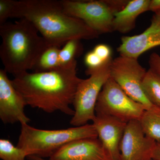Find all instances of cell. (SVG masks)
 <instances>
[{
	"instance_id": "cell-4",
	"label": "cell",
	"mask_w": 160,
	"mask_h": 160,
	"mask_svg": "<svg viewBox=\"0 0 160 160\" xmlns=\"http://www.w3.org/2000/svg\"><path fill=\"white\" fill-rule=\"evenodd\" d=\"M21 126L17 146L26 152L27 157L50 158L60 148L72 141L98 138L92 124L55 130L37 129L29 124Z\"/></svg>"
},
{
	"instance_id": "cell-12",
	"label": "cell",
	"mask_w": 160,
	"mask_h": 160,
	"mask_svg": "<svg viewBox=\"0 0 160 160\" xmlns=\"http://www.w3.org/2000/svg\"><path fill=\"white\" fill-rule=\"evenodd\" d=\"M158 46H160V11L154 13L150 26L143 32L122 37L118 51L120 55L138 59L144 52Z\"/></svg>"
},
{
	"instance_id": "cell-3",
	"label": "cell",
	"mask_w": 160,
	"mask_h": 160,
	"mask_svg": "<svg viewBox=\"0 0 160 160\" xmlns=\"http://www.w3.org/2000/svg\"><path fill=\"white\" fill-rule=\"evenodd\" d=\"M30 22L20 19L0 25V58L4 69L15 77L31 70L49 45Z\"/></svg>"
},
{
	"instance_id": "cell-5",
	"label": "cell",
	"mask_w": 160,
	"mask_h": 160,
	"mask_svg": "<svg viewBox=\"0 0 160 160\" xmlns=\"http://www.w3.org/2000/svg\"><path fill=\"white\" fill-rule=\"evenodd\" d=\"M128 0H62L65 11L82 20L98 34L113 32L115 14L124 9Z\"/></svg>"
},
{
	"instance_id": "cell-17",
	"label": "cell",
	"mask_w": 160,
	"mask_h": 160,
	"mask_svg": "<svg viewBox=\"0 0 160 160\" xmlns=\"http://www.w3.org/2000/svg\"><path fill=\"white\" fill-rule=\"evenodd\" d=\"M142 87L145 96L152 105L160 107V74L149 69L146 72Z\"/></svg>"
},
{
	"instance_id": "cell-19",
	"label": "cell",
	"mask_w": 160,
	"mask_h": 160,
	"mask_svg": "<svg viewBox=\"0 0 160 160\" xmlns=\"http://www.w3.org/2000/svg\"><path fill=\"white\" fill-rule=\"evenodd\" d=\"M27 155L26 152L14 145L10 140H0V158L2 160H26Z\"/></svg>"
},
{
	"instance_id": "cell-8",
	"label": "cell",
	"mask_w": 160,
	"mask_h": 160,
	"mask_svg": "<svg viewBox=\"0 0 160 160\" xmlns=\"http://www.w3.org/2000/svg\"><path fill=\"white\" fill-rule=\"evenodd\" d=\"M146 72L135 58L120 55L110 64V77L131 98L142 104L147 110L153 106L145 96L142 87Z\"/></svg>"
},
{
	"instance_id": "cell-24",
	"label": "cell",
	"mask_w": 160,
	"mask_h": 160,
	"mask_svg": "<svg viewBox=\"0 0 160 160\" xmlns=\"http://www.w3.org/2000/svg\"><path fill=\"white\" fill-rule=\"evenodd\" d=\"M149 11L153 12L154 13L160 11V0H150Z\"/></svg>"
},
{
	"instance_id": "cell-9",
	"label": "cell",
	"mask_w": 160,
	"mask_h": 160,
	"mask_svg": "<svg viewBox=\"0 0 160 160\" xmlns=\"http://www.w3.org/2000/svg\"><path fill=\"white\" fill-rule=\"evenodd\" d=\"M26 101L9 79L7 72L0 69V118L5 124H29L25 112Z\"/></svg>"
},
{
	"instance_id": "cell-20",
	"label": "cell",
	"mask_w": 160,
	"mask_h": 160,
	"mask_svg": "<svg viewBox=\"0 0 160 160\" xmlns=\"http://www.w3.org/2000/svg\"><path fill=\"white\" fill-rule=\"evenodd\" d=\"M14 0H0V25L12 18L14 8Z\"/></svg>"
},
{
	"instance_id": "cell-18",
	"label": "cell",
	"mask_w": 160,
	"mask_h": 160,
	"mask_svg": "<svg viewBox=\"0 0 160 160\" xmlns=\"http://www.w3.org/2000/svg\"><path fill=\"white\" fill-rule=\"evenodd\" d=\"M79 39H71L66 42L60 49L59 53L60 67L70 65L77 61L76 58L82 52V46Z\"/></svg>"
},
{
	"instance_id": "cell-6",
	"label": "cell",
	"mask_w": 160,
	"mask_h": 160,
	"mask_svg": "<svg viewBox=\"0 0 160 160\" xmlns=\"http://www.w3.org/2000/svg\"><path fill=\"white\" fill-rule=\"evenodd\" d=\"M112 61L98 69L86 70L89 77L79 84L72 103L74 113L70 124L73 127L86 125L95 118L97 102L104 84L110 78Z\"/></svg>"
},
{
	"instance_id": "cell-26",
	"label": "cell",
	"mask_w": 160,
	"mask_h": 160,
	"mask_svg": "<svg viewBox=\"0 0 160 160\" xmlns=\"http://www.w3.org/2000/svg\"><path fill=\"white\" fill-rule=\"evenodd\" d=\"M27 158L29 160H46L43 158L38 157L35 156H29L27 157Z\"/></svg>"
},
{
	"instance_id": "cell-13",
	"label": "cell",
	"mask_w": 160,
	"mask_h": 160,
	"mask_svg": "<svg viewBox=\"0 0 160 160\" xmlns=\"http://www.w3.org/2000/svg\"><path fill=\"white\" fill-rule=\"evenodd\" d=\"M49 160H109L98 138L75 140L58 150Z\"/></svg>"
},
{
	"instance_id": "cell-7",
	"label": "cell",
	"mask_w": 160,
	"mask_h": 160,
	"mask_svg": "<svg viewBox=\"0 0 160 160\" xmlns=\"http://www.w3.org/2000/svg\"><path fill=\"white\" fill-rule=\"evenodd\" d=\"M146 108L132 99L111 77L104 84L95 107L96 115L110 116L126 123L139 120Z\"/></svg>"
},
{
	"instance_id": "cell-25",
	"label": "cell",
	"mask_w": 160,
	"mask_h": 160,
	"mask_svg": "<svg viewBox=\"0 0 160 160\" xmlns=\"http://www.w3.org/2000/svg\"><path fill=\"white\" fill-rule=\"evenodd\" d=\"M152 160H160V143H157L152 155Z\"/></svg>"
},
{
	"instance_id": "cell-21",
	"label": "cell",
	"mask_w": 160,
	"mask_h": 160,
	"mask_svg": "<svg viewBox=\"0 0 160 160\" xmlns=\"http://www.w3.org/2000/svg\"><path fill=\"white\" fill-rule=\"evenodd\" d=\"M84 63L87 67L86 70H91L98 69L107 62H104L92 50L85 55Z\"/></svg>"
},
{
	"instance_id": "cell-11",
	"label": "cell",
	"mask_w": 160,
	"mask_h": 160,
	"mask_svg": "<svg viewBox=\"0 0 160 160\" xmlns=\"http://www.w3.org/2000/svg\"><path fill=\"white\" fill-rule=\"evenodd\" d=\"M127 124L110 116L96 115L92 124L109 160H121L120 144Z\"/></svg>"
},
{
	"instance_id": "cell-23",
	"label": "cell",
	"mask_w": 160,
	"mask_h": 160,
	"mask_svg": "<svg viewBox=\"0 0 160 160\" xmlns=\"http://www.w3.org/2000/svg\"><path fill=\"white\" fill-rule=\"evenodd\" d=\"M149 64L150 68L153 71L160 74V56L158 53L153 52L149 57Z\"/></svg>"
},
{
	"instance_id": "cell-15",
	"label": "cell",
	"mask_w": 160,
	"mask_h": 160,
	"mask_svg": "<svg viewBox=\"0 0 160 160\" xmlns=\"http://www.w3.org/2000/svg\"><path fill=\"white\" fill-rule=\"evenodd\" d=\"M139 122L146 135L160 143V107L153 106L145 110Z\"/></svg>"
},
{
	"instance_id": "cell-1",
	"label": "cell",
	"mask_w": 160,
	"mask_h": 160,
	"mask_svg": "<svg viewBox=\"0 0 160 160\" xmlns=\"http://www.w3.org/2000/svg\"><path fill=\"white\" fill-rule=\"evenodd\" d=\"M77 61L68 66L46 72H24L12 80L27 106L47 113L60 111L74 115L72 105L76 92L82 79L77 74Z\"/></svg>"
},
{
	"instance_id": "cell-22",
	"label": "cell",
	"mask_w": 160,
	"mask_h": 160,
	"mask_svg": "<svg viewBox=\"0 0 160 160\" xmlns=\"http://www.w3.org/2000/svg\"><path fill=\"white\" fill-rule=\"evenodd\" d=\"M93 51L104 62H108L112 60L111 48L106 44H98L95 46Z\"/></svg>"
},
{
	"instance_id": "cell-2",
	"label": "cell",
	"mask_w": 160,
	"mask_h": 160,
	"mask_svg": "<svg viewBox=\"0 0 160 160\" xmlns=\"http://www.w3.org/2000/svg\"><path fill=\"white\" fill-rule=\"evenodd\" d=\"M12 18L29 21L49 46L60 48L70 40H90L99 36L82 21L68 14L61 1H15Z\"/></svg>"
},
{
	"instance_id": "cell-14",
	"label": "cell",
	"mask_w": 160,
	"mask_h": 160,
	"mask_svg": "<svg viewBox=\"0 0 160 160\" xmlns=\"http://www.w3.org/2000/svg\"><path fill=\"white\" fill-rule=\"evenodd\" d=\"M150 0H130L124 9L115 14L113 31L128 33L135 27L138 17L149 11Z\"/></svg>"
},
{
	"instance_id": "cell-10",
	"label": "cell",
	"mask_w": 160,
	"mask_h": 160,
	"mask_svg": "<svg viewBox=\"0 0 160 160\" xmlns=\"http://www.w3.org/2000/svg\"><path fill=\"white\" fill-rule=\"evenodd\" d=\"M157 142L144 133L139 120L127 123L120 144L121 160H152Z\"/></svg>"
},
{
	"instance_id": "cell-16",
	"label": "cell",
	"mask_w": 160,
	"mask_h": 160,
	"mask_svg": "<svg viewBox=\"0 0 160 160\" xmlns=\"http://www.w3.org/2000/svg\"><path fill=\"white\" fill-rule=\"evenodd\" d=\"M60 47L56 46L46 47L36 61L31 70L32 72H46L52 71L60 67Z\"/></svg>"
}]
</instances>
